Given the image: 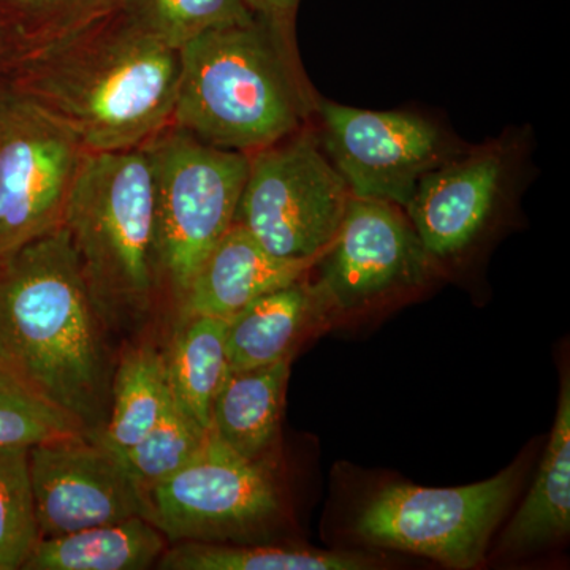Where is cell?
<instances>
[{"label": "cell", "instance_id": "ffe728a7", "mask_svg": "<svg viewBox=\"0 0 570 570\" xmlns=\"http://www.w3.org/2000/svg\"><path fill=\"white\" fill-rule=\"evenodd\" d=\"M227 326L225 318L178 317L170 347L165 352L175 403L205 430L212 426L214 397L230 373Z\"/></svg>", "mask_w": 570, "mask_h": 570}, {"label": "cell", "instance_id": "9a60e30c", "mask_svg": "<svg viewBox=\"0 0 570 570\" xmlns=\"http://www.w3.org/2000/svg\"><path fill=\"white\" fill-rule=\"evenodd\" d=\"M336 313L322 284L307 283L306 277L261 296L228 318V370H254L294 358L303 341Z\"/></svg>", "mask_w": 570, "mask_h": 570}, {"label": "cell", "instance_id": "603a6c76", "mask_svg": "<svg viewBox=\"0 0 570 570\" xmlns=\"http://www.w3.org/2000/svg\"><path fill=\"white\" fill-rule=\"evenodd\" d=\"M208 439L209 430L171 401L159 422L121 459L146 491L187 466L205 449Z\"/></svg>", "mask_w": 570, "mask_h": 570}, {"label": "cell", "instance_id": "3957f363", "mask_svg": "<svg viewBox=\"0 0 570 570\" xmlns=\"http://www.w3.org/2000/svg\"><path fill=\"white\" fill-rule=\"evenodd\" d=\"M179 62L171 126L247 156L303 130L313 104L294 37L268 22L209 29L184 45Z\"/></svg>", "mask_w": 570, "mask_h": 570}, {"label": "cell", "instance_id": "cb8c5ba5", "mask_svg": "<svg viewBox=\"0 0 570 570\" xmlns=\"http://www.w3.org/2000/svg\"><path fill=\"white\" fill-rule=\"evenodd\" d=\"M124 0H0V21L17 52L81 31L122 9Z\"/></svg>", "mask_w": 570, "mask_h": 570}, {"label": "cell", "instance_id": "7402d4cb", "mask_svg": "<svg viewBox=\"0 0 570 570\" xmlns=\"http://www.w3.org/2000/svg\"><path fill=\"white\" fill-rule=\"evenodd\" d=\"M122 11L175 50L209 29L254 20L245 0H124Z\"/></svg>", "mask_w": 570, "mask_h": 570}, {"label": "cell", "instance_id": "6da1fadb", "mask_svg": "<svg viewBox=\"0 0 570 570\" xmlns=\"http://www.w3.org/2000/svg\"><path fill=\"white\" fill-rule=\"evenodd\" d=\"M66 227L0 258V371L99 438L118 354Z\"/></svg>", "mask_w": 570, "mask_h": 570}, {"label": "cell", "instance_id": "484cf974", "mask_svg": "<svg viewBox=\"0 0 570 570\" xmlns=\"http://www.w3.org/2000/svg\"><path fill=\"white\" fill-rule=\"evenodd\" d=\"M86 434L80 423L0 371V449H32Z\"/></svg>", "mask_w": 570, "mask_h": 570}, {"label": "cell", "instance_id": "5bb4252c", "mask_svg": "<svg viewBox=\"0 0 570 570\" xmlns=\"http://www.w3.org/2000/svg\"><path fill=\"white\" fill-rule=\"evenodd\" d=\"M324 255L283 258L269 254L243 225L234 224L198 266L179 302L178 317L232 318L269 292L306 277Z\"/></svg>", "mask_w": 570, "mask_h": 570}, {"label": "cell", "instance_id": "5b68a950", "mask_svg": "<svg viewBox=\"0 0 570 570\" xmlns=\"http://www.w3.org/2000/svg\"><path fill=\"white\" fill-rule=\"evenodd\" d=\"M153 165L157 246L175 306L198 266L235 224L249 156L168 126L142 146Z\"/></svg>", "mask_w": 570, "mask_h": 570}, {"label": "cell", "instance_id": "4316f807", "mask_svg": "<svg viewBox=\"0 0 570 570\" xmlns=\"http://www.w3.org/2000/svg\"><path fill=\"white\" fill-rule=\"evenodd\" d=\"M247 9L258 20L268 22L281 32L294 37L299 0H245Z\"/></svg>", "mask_w": 570, "mask_h": 570}, {"label": "cell", "instance_id": "7a4b0ae2", "mask_svg": "<svg viewBox=\"0 0 570 570\" xmlns=\"http://www.w3.org/2000/svg\"><path fill=\"white\" fill-rule=\"evenodd\" d=\"M179 69V50L121 9L18 51L0 82L70 130L86 151H126L171 126Z\"/></svg>", "mask_w": 570, "mask_h": 570}, {"label": "cell", "instance_id": "ba28073f", "mask_svg": "<svg viewBox=\"0 0 570 570\" xmlns=\"http://www.w3.org/2000/svg\"><path fill=\"white\" fill-rule=\"evenodd\" d=\"M517 485L519 471L510 466L497 478L456 489L385 487L356 517L355 532L381 549L420 554L450 569H474Z\"/></svg>", "mask_w": 570, "mask_h": 570}, {"label": "cell", "instance_id": "52a82bcc", "mask_svg": "<svg viewBox=\"0 0 570 570\" xmlns=\"http://www.w3.org/2000/svg\"><path fill=\"white\" fill-rule=\"evenodd\" d=\"M351 197L317 138L299 130L249 154L235 223L276 257H318L335 242Z\"/></svg>", "mask_w": 570, "mask_h": 570}, {"label": "cell", "instance_id": "4fadbf2b", "mask_svg": "<svg viewBox=\"0 0 570 570\" xmlns=\"http://www.w3.org/2000/svg\"><path fill=\"white\" fill-rule=\"evenodd\" d=\"M501 151L485 148L420 179L404 212L433 258L463 253L485 227L505 181Z\"/></svg>", "mask_w": 570, "mask_h": 570}, {"label": "cell", "instance_id": "9c48e42d", "mask_svg": "<svg viewBox=\"0 0 570 570\" xmlns=\"http://www.w3.org/2000/svg\"><path fill=\"white\" fill-rule=\"evenodd\" d=\"M86 154L70 130L0 82V258L62 227Z\"/></svg>", "mask_w": 570, "mask_h": 570}, {"label": "cell", "instance_id": "d6986e66", "mask_svg": "<svg viewBox=\"0 0 570 570\" xmlns=\"http://www.w3.org/2000/svg\"><path fill=\"white\" fill-rule=\"evenodd\" d=\"M570 531V384L562 382L557 419L530 494L504 534L509 550L532 549Z\"/></svg>", "mask_w": 570, "mask_h": 570}, {"label": "cell", "instance_id": "277c9868", "mask_svg": "<svg viewBox=\"0 0 570 570\" xmlns=\"http://www.w3.org/2000/svg\"><path fill=\"white\" fill-rule=\"evenodd\" d=\"M62 225L112 335L140 332L167 294L146 149L86 154Z\"/></svg>", "mask_w": 570, "mask_h": 570}, {"label": "cell", "instance_id": "e0dca14e", "mask_svg": "<svg viewBox=\"0 0 570 570\" xmlns=\"http://www.w3.org/2000/svg\"><path fill=\"white\" fill-rule=\"evenodd\" d=\"M167 538L142 517L40 539L26 570H146L156 568Z\"/></svg>", "mask_w": 570, "mask_h": 570}, {"label": "cell", "instance_id": "8992f818", "mask_svg": "<svg viewBox=\"0 0 570 570\" xmlns=\"http://www.w3.org/2000/svg\"><path fill=\"white\" fill-rule=\"evenodd\" d=\"M146 520L168 543H261L283 524L268 461L243 459L214 436L187 466L145 491Z\"/></svg>", "mask_w": 570, "mask_h": 570}, {"label": "cell", "instance_id": "44dd1931", "mask_svg": "<svg viewBox=\"0 0 570 570\" xmlns=\"http://www.w3.org/2000/svg\"><path fill=\"white\" fill-rule=\"evenodd\" d=\"M376 561L346 551L275 543H170L156 568L163 570H363Z\"/></svg>", "mask_w": 570, "mask_h": 570}, {"label": "cell", "instance_id": "83f0119b", "mask_svg": "<svg viewBox=\"0 0 570 570\" xmlns=\"http://www.w3.org/2000/svg\"><path fill=\"white\" fill-rule=\"evenodd\" d=\"M14 55H17V45H14L3 22L0 21V80L6 75L7 67L10 66Z\"/></svg>", "mask_w": 570, "mask_h": 570}, {"label": "cell", "instance_id": "d4e9b609", "mask_svg": "<svg viewBox=\"0 0 570 570\" xmlns=\"http://www.w3.org/2000/svg\"><path fill=\"white\" fill-rule=\"evenodd\" d=\"M39 542L29 449H0V570L22 569Z\"/></svg>", "mask_w": 570, "mask_h": 570}, {"label": "cell", "instance_id": "8fae6325", "mask_svg": "<svg viewBox=\"0 0 570 570\" xmlns=\"http://www.w3.org/2000/svg\"><path fill=\"white\" fill-rule=\"evenodd\" d=\"M40 539L146 519L145 491L118 453L88 434L29 449Z\"/></svg>", "mask_w": 570, "mask_h": 570}, {"label": "cell", "instance_id": "30bf717a", "mask_svg": "<svg viewBox=\"0 0 570 570\" xmlns=\"http://www.w3.org/2000/svg\"><path fill=\"white\" fill-rule=\"evenodd\" d=\"M330 163L352 197L409 204L420 179L444 164L445 142L434 124L412 112L370 111L316 104Z\"/></svg>", "mask_w": 570, "mask_h": 570}, {"label": "cell", "instance_id": "2e32d148", "mask_svg": "<svg viewBox=\"0 0 570 570\" xmlns=\"http://www.w3.org/2000/svg\"><path fill=\"white\" fill-rule=\"evenodd\" d=\"M292 360L230 371L214 397L212 433L253 461H268L279 439Z\"/></svg>", "mask_w": 570, "mask_h": 570}, {"label": "cell", "instance_id": "7c38bea8", "mask_svg": "<svg viewBox=\"0 0 570 570\" xmlns=\"http://www.w3.org/2000/svg\"><path fill=\"white\" fill-rule=\"evenodd\" d=\"M433 261L400 206L351 197L343 224L318 264V283L337 313L425 284Z\"/></svg>", "mask_w": 570, "mask_h": 570}, {"label": "cell", "instance_id": "ac0fdd59", "mask_svg": "<svg viewBox=\"0 0 570 570\" xmlns=\"http://www.w3.org/2000/svg\"><path fill=\"white\" fill-rule=\"evenodd\" d=\"M171 401L164 352L149 341L129 344L116 362L110 414L97 441L122 456L159 422Z\"/></svg>", "mask_w": 570, "mask_h": 570}]
</instances>
